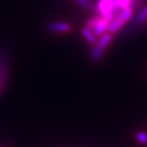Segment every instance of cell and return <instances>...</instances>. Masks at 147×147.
Instances as JSON below:
<instances>
[{"instance_id": "cell-2", "label": "cell", "mask_w": 147, "mask_h": 147, "mask_svg": "<svg viewBox=\"0 0 147 147\" xmlns=\"http://www.w3.org/2000/svg\"><path fill=\"white\" fill-rule=\"evenodd\" d=\"M133 8H127L123 10V11L115 18L113 22H110L108 31L111 34H114L118 32V31L124 26V24L129 22V20L133 16Z\"/></svg>"}, {"instance_id": "cell-9", "label": "cell", "mask_w": 147, "mask_h": 147, "mask_svg": "<svg viewBox=\"0 0 147 147\" xmlns=\"http://www.w3.org/2000/svg\"><path fill=\"white\" fill-rule=\"evenodd\" d=\"M76 1L82 6L84 7H90V0H76Z\"/></svg>"}, {"instance_id": "cell-6", "label": "cell", "mask_w": 147, "mask_h": 147, "mask_svg": "<svg viewBox=\"0 0 147 147\" xmlns=\"http://www.w3.org/2000/svg\"><path fill=\"white\" fill-rule=\"evenodd\" d=\"M82 34L83 36L86 38V40L89 42L90 45H96L97 44L98 40H97L96 36L94 35L92 33V31L90 28H88L87 27H84L82 29Z\"/></svg>"}, {"instance_id": "cell-4", "label": "cell", "mask_w": 147, "mask_h": 147, "mask_svg": "<svg viewBox=\"0 0 147 147\" xmlns=\"http://www.w3.org/2000/svg\"><path fill=\"white\" fill-rule=\"evenodd\" d=\"M49 29L52 32H68L71 29V26L67 22H52L49 24Z\"/></svg>"}, {"instance_id": "cell-3", "label": "cell", "mask_w": 147, "mask_h": 147, "mask_svg": "<svg viewBox=\"0 0 147 147\" xmlns=\"http://www.w3.org/2000/svg\"><path fill=\"white\" fill-rule=\"evenodd\" d=\"M114 6L116 17L127 8H133V6L136 4L138 0H112Z\"/></svg>"}, {"instance_id": "cell-7", "label": "cell", "mask_w": 147, "mask_h": 147, "mask_svg": "<svg viewBox=\"0 0 147 147\" xmlns=\"http://www.w3.org/2000/svg\"><path fill=\"white\" fill-rule=\"evenodd\" d=\"M147 22V6H145L142 11L136 17V24H144Z\"/></svg>"}, {"instance_id": "cell-1", "label": "cell", "mask_w": 147, "mask_h": 147, "mask_svg": "<svg viewBox=\"0 0 147 147\" xmlns=\"http://www.w3.org/2000/svg\"><path fill=\"white\" fill-rule=\"evenodd\" d=\"M110 22L104 17L98 15L90 19L87 22V28H90L96 36H101L108 30Z\"/></svg>"}, {"instance_id": "cell-8", "label": "cell", "mask_w": 147, "mask_h": 147, "mask_svg": "<svg viewBox=\"0 0 147 147\" xmlns=\"http://www.w3.org/2000/svg\"><path fill=\"white\" fill-rule=\"evenodd\" d=\"M136 140H138L140 144L146 145L147 144V134L144 131H138L136 133Z\"/></svg>"}, {"instance_id": "cell-5", "label": "cell", "mask_w": 147, "mask_h": 147, "mask_svg": "<svg viewBox=\"0 0 147 147\" xmlns=\"http://www.w3.org/2000/svg\"><path fill=\"white\" fill-rule=\"evenodd\" d=\"M113 40V34L111 33H105L101 36L100 39L97 42L96 46L99 47L102 50H106V48L110 45V43Z\"/></svg>"}]
</instances>
